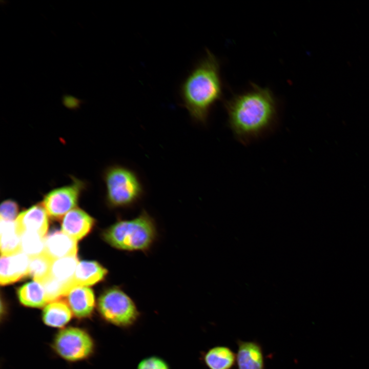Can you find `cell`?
Wrapping results in <instances>:
<instances>
[{
  "label": "cell",
  "mask_w": 369,
  "mask_h": 369,
  "mask_svg": "<svg viewBox=\"0 0 369 369\" xmlns=\"http://www.w3.org/2000/svg\"><path fill=\"white\" fill-rule=\"evenodd\" d=\"M201 360L208 369H234L236 354L227 345H216L201 353Z\"/></svg>",
  "instance_id": "obj_14"
},
{
  "label": "cell",
  "mask_w": 369,
  "mask_h": 369,
  "mask_svg": "<svg viewBox=\"0 0 369 369\" xmlns=\"http://www.w3.org/2000/svg\"><path fill=\"white\" fill-rule=\"evenodd\" d=\"M224 107L234 137L245 145L270 134L278 123V103L272 91L254 83L225 100Z\"/></svg>",
  "instance_id": "obj_1"
},
{
  "label": "cell",
  "mask_w": 369,
  "mask_h": 369,
  "mask_svg": "<svg viewBox=\"0 0 369 369\" xmlns=\"http://www.w3.org/2000/svg\"><path fill=\"white\" fill-rule=\"evenodd\" d=\"M29 258L28 275L42 283L50 276L53 260L45 252Z\"/></svg>",
  "instance_id": "obj_20"
},
{
  "label": "cell",
  "mask_w": 369,
  "mask_h": 369,
  "mask_svg": "<svg viewBox=\"0 0 369 369\" xmlns=\"http://www.w3.org/2000/svg\"><path fill=\"white\" fill-rule=\"evenodd\" d=\"M85 187L83 181L73 177L70 184L53 189L46 194L42 204L49 217L54 220H60L76 208Z\"/></svg>",
  "instance_id": "obj_7"
},
{
  "label": "cell",
  "mask_w": 369,
  "mask_h": 369,
  "mask_svg": "<svg viewBox=\"0 0 369 369\" xmlns=\"http://www.w3.org/2000/svg\"><path fill=\"white\" fill-rule=\"evenodd\" d=\"M107 273V270L96 261L78 262L74 276V286L93 285L102 280Z\"/></svg>",
  "instance_id": "obj_15"
},
{
  "label": "cell",
  "mask_w": 369,
  "mask_h": 369,
  "mask_svg": "<svg viewBox=\"0 0 369 369\" xmlns=\"http://www.w3.org/2000/svg\"><path fill=\"white\" fill-rule=\"evenodd\" d=\"M45 252L53 260L76 256L77 241L62 231H52L45 237Z\"/></svg>",
  "instance_id": "obj_13"
},
{
  "label": "cell",
  "mask_w": 369,
  "mask_h": 369,
  "mask_svg": "<svg viewBox=\"0 0 369 369\" xmlns=\"http://www.w3.org/2000/svg\"><path fill=\"white\" fill-rule=\"evenodd\" d=\"M157 235L155 222L143 210L131 220H119L102 233L105 241L111 246L124 251H147Z\"/></svg>",
  "instance_id": "obj_3"
},
{
  "label": "cell",
  "mask_w": 369,
  "mask_h": 369,
  "mask_svg": "<svg viewBox=\"0 0 369 369\" xmlns=\"http://www.w3.org/2000/svg\"><path fill=\"white\" fill-rule=\"evenodd\" d=\"M67 303L74 316L79 318L89 317L95 306L93 291L85 286L75 285L65 295Z\"/></svg>",
  "instance_id": "obj_11"
},
{
  "label": "cell",
  "mask_w": 369,
  "mask_h": 369,
  "mask_svg": "<svg viewBox=\"0 0 369 369\" xmlns=\"http://www.w3.org/2000/svg\"><path fill=\"white\" fill-rule=\"evenodd\" d=\"M18 206L17 203L10 199L4 201L1 204V220L15 221L17 217Z\"/></svg>",
  "instance_id": "obj_22"
},
{
  "label": "cell",
  "mask_w": 369,
  "mask_h": 369,
  "mask_svg": "<svg viewBox=\"0 0 369 369\" xmlns=\"http://www.w3.org/2000/svg\"><path fill=\"white\" fill-rule=\"evenodd\" d=\"M48 215L42 204H35L22 212L15 221L16 232L20 236L32 232L45 237L49 227Z\"/></svg>",
  "instance_id": "obj_8"
},
{
  "label": "cell",
  "mask_w": 369,
  "mask_h": 369,
  "mask_svg": "<svg viewBox=\"0 0 369 369\" xmlns=\"http://www.w3.org/2000/svg\"><path fill=\"white\" fill-rule=\"evenodd\" d=\"M94 219L86 212L75 208L62 218V231L76 241L86 236L92 229Z\"/></svg>",
  "instance_id": "obj_12"
},
{
  "label": "cell",
  "mask_w": 369,
  "mask_h": 369,
  "mask_svg": "<svg viewBox=\"0 0 369 369\" xmlns=\"http://www.w3.org/2000/svg\"><path fill=\"white\" fill-rule=\"evenodd\" d=\"M237 369H265V357L261 344L256 340H236Z\"/></svg>",
  "instance_id": "obj_10"
},
{
  "label": "cell",
  "mask_w": 369,
  "mask_h": 369,
  "mask_svg": "<svg viewBox=\"0 0 369 369\" xmlns=\"http://www.w3.org/2000/svg\"><path fill=\"white\" fill-rule=\"evenodd\" d=\"M136 369H170V367L162 358L151 356L142 359L137 364Z\"/></svg>",
  "instance_id": "obj_23"
},
{
  "label": "cell",
  "mask_w": 369,
  "mask_h": 369,
  "mask_svg": "<svg viewBox=\"0 0 369 369\" xmlns=\"http://www.w3.org/2000/svg\"><path fill=\"white\" fill-rule=\"evenodd\" d=\"M72 312L67 302L57 300L47 304L42 314L44 323L52 327H63L71 320Z\"/></svg>",
  "instance_id": "obj_16"
},
{
  "label": "cell",
  "mask_w": 369,
  "mask_h": 369,
  "mask_svg": "<svg viewBox=\"0 0 369 369\" xmlns=\"http://www.w3.org/2000/svg\"><path fill=\"white\" fill-rule=\"evenodd\" d=\"M78 263L77 256L54 260L52 264L50 276L65 285L69 291L74 286V276Z\"/></svg>",
  "instance_id": "obj_17"
},
{
  "label": "cell",
  "mask_w": 369,
  "mask_h": 369,
  "mask_svg": "<svg viewBox=\"0 0 369 369\" xmlns=\"http://www.w3.org/2000/svg\"><path fill=\"white\" fill-rule=\"evenodd\" d=\"M1 253L11 255L22 251L20 237L16 232L15 221L1 220Z\"/></svg>",
  "instance_id": "obj_19"
},
{
  "label": "cell",
  "mask_w": 369,
  "mask_h": 369,
  "mask_svg": "<svg viewBox=\"0 0 369 369\" xmlns=\"http://www.w3.org/2000/svg\"><path fill=\"white\" fill-rule=\"evenodd\" d=\"M179 94L193 120L206 125L212 107L222 96L220 62L208 49L181 83Z\"/></svg>",
  "instance_id": "obj_2"
},
{
  "label": "cell",
  "mask_w": 369,
  "mask_h": 369,
  "mask_svg": "<svg viewBox=\"0 0 369 369\" xmlns=\"http://www.w3.org/2000/svg\"><path fill=\"white\" fill-rule=\"evenodd\" d=\"M106 200L113 208H130L137 203L145 193L137 173L126 167L115 165L104 171Z\"/></svg>",
  "instance_id": "obj_4"
},
{
  "label": "cell",
  "mask_w": 369,
  "mask_h": 369,
  "mask_svg": "<svg viewBox=\"0 0 369 369\" xmlns=\"http://www.w3.org/2000/svg\"><path fill=\"white\" fill-rule=\"evenodd\" d=\"M98 310L107 322L122 329L134 326L140 312L134 301L118 287L104 291L98 300Z\"/></svg>",
  "instance_id": "obj_5"
},
{
  "label": "cell",
  "mask_w": 369,
  "mask_h": 369,
  "mask_svg": "<svg viewBox=\"0 0 369 369\" xmlns=\"http://www.w3.org/2000/svg\"><path fill=\"white\" fill-rule=\"evenodd\" d=\"M17 294L20 302L28 307L42 308L48 303L43 285L35 281L23 285Z\"/></svg>",
  "instance_id": "obj_18"
},
{
  "label": "cell",
  "mask_w": 369,
  "mask_h": 369,
  "mask_svg": "<svg viewBox=\"0 0 369 369\" xmlns=\"http://www.w3.org/2000/svg\"><path fill=\"white\" fill-rule=\"evenodd\" d=\"M55 352L68 361L87 358L93 352L94 343L89 334L83 329L68 327L59 331L53 343Z\"/></svg>",
  "instance_id": "obj_6"
},
{
  "label": "cell",
  "mask_w": 369,
  "mask_h": 369,
  "mask_svg": "<svg viewBox=\"0 0 369 369\" xmlns=\"http://www.w3.org/2000/svg\"><path fill=\"white\" fill-rule=\"evenodd\" d=\"M29 262V257L22 251L8 256L1 255V284L13 283L28 275Z\"/></svg>",
  "instance_id": "obj_9"
},
{
  "label": "cell",
  "mask_w": 369,
  "mask_h": 369,
  "mask_svg": "<svg viewBox=\"0 0 369 369\" xmlns=\"http://www.w3.org/2000/svg\"><path fill=\"white\" fill-rule=\"evenodd\" d=\"M63 104L70 109H76L80 107L84 100L70 94L65 93L62 96Z\"/></svg>",
  "instance_id": "obj_24"
},
{
  "label": "cell",
  "mask_w": 369,
  "mask_h": 369,
  "mask_svg": "<svg viewBox=\"0 0 369 369\" xmlns=\"http://www.w3.org/2000/svg\"><path fill=\"white\" fill-rule=\"evenodd\" d=\"M22 251L29 257L45 252V237L32 232H25L20 236Z\"/></svg>",
  "instance_id": "obj_21"
}]
</instances>
